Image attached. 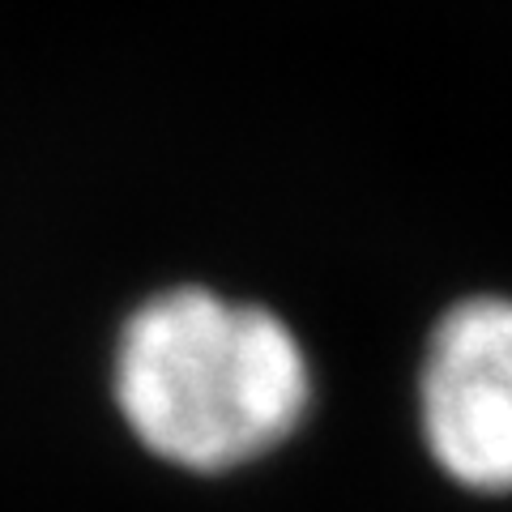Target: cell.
I'll return each mask as SVG.
<instances>
[{
	"instance_id": "obj_2",
	"label": "cell",
	"mask_w": 512,
	"mask_h": 512,
	"mask_svg": "<svg viewBox=\"0 0 512 512\" xmlns=\"http://www.w3.org/2000/svg\"><path fill=\"white\" fill-rule=\"evenodd\" d=\"M423 431L474 491H512V299H470L440 320L423 363Z\"/></svg>"
},
{
	"instance_id": "obj_1",
	"label": "cell",
	"mask_w": 512,
	"mask_h": 512,
	"mask_svg": "<svg viewBox=\"0 0 512 512\" xmlns=\"http://www.w3.org/2000/svg\"><path fill=\"white\" fill-rule=\"evenodd\" d=\"M308 359L274 312L210 291H167L128 316L116 402L133 436L184 470H235L308 410Z\"/></svg>"
}]
</instances>
